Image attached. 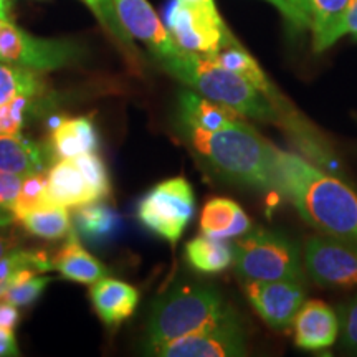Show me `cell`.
<instances>
[{"mask_svg":"<svg viewBox=\"0 0 357 357\" xmlns=\"http://www.w3.org/2000/svg\"><path fill=\"white\" fill-rule=\"evenodd\" d=\"M275 169L281 195L307 225L357 248V192L347 182L276 147Z\"/></svg>","mask_w":357,"mask_h":357,"instance_id":"obj_1","label":"cell"},{"mask_svg":"<svg viewBox=\"0 0 357 357\" xmlns=\"http://www.w3.org/2000/svg\"><path fill=\"white\" fill-rule=\"evenodd\" d=\"M184 136L205 164L225 181L281 194L275 169V146L263 139L245 118L213 132L184 129Z\"/></svg>","mask_w":357,"mask_h":357,"instance_id":"obj_2","label":"cell"},{"mask_svg":"<svg viewBox=\"0 0 357 357\" xmlns=\"http://www.w3.org/2000/svg\"><path fill=\"white\" fill-rule=\"evenodd\" d=\"M160 65L185 86L220 102L243 118L280 126L281 118L275 106L243 77L218 65L213 55L182 50L177 56Z\"/></svg>","mask_w":357,"mask_h":357,"instance_id":"obj_3","label":"cell"},{"mask_svg":"<svg viewBox=\"0 0 357 357\" xmlns=\"http://www.w3.org/2000/svg\"><path fill=\"white\" fill-rule=\"evenodd\" d=\"M238 316L218 289L205 284H177L154 303L147 323L146 352L207 331Z\"/></svg>","mask_w":357,"mask_h":357,"instance_id":"obj_4","label":"cell"},{"mask_svg":"<svg viewBox=\"0 0 357 357\" xmlns=\"http://www.w3.org/2000/svg\"><path fill=\"white\" fill-rule=\"evenodd\" d=\"M234 271L242 281L301 280L305 261L300 245L287 234L258 229L234 243Z\"/></svg>","mask_w":357,"mask_h":357,"instance_id":"obj_5","label":"cell"},{"mask_svg":"<svg viewBox=\"0 0 357 357\" xmlns=\"http://www.w3.org/2000/svg\"><path fill=\"white\" fill-rule=\"evenodd\" d=\"M195 215L194 187L185 177H169L147 190L136 208L137 220L151 234L177 243Z\"/></svg>","mask_w":357,"mask_h":357,"instance_id":"obj_6","label":"cell"},{"mask_svg":"<svg viewBox=\"0 0 357 357\" xmlns=\"http://www.w3.org/2000/svg\"><path fill=\"white\" fill-rule=\"evenodd\" d=\"M83 58V47L70 38H42L20 29L12 20L0 30V61L38 73L65 68Z\"/></svg>","mask_w":357,"mask_h":357,"instance_id":"obj_7","label":"cell"},{"mask_svg":"<svg viewBox=\"0 0 357 357\" xmlns=\"http://www.w3.org/2000/svg\"><path fill=\"white\" fill-rule=\"evenodd\" d=\"M166 26L178 48L199 55H217L234 37L217 6L174 0L167 8Z\"/></svg>","mask_w":357,"mask_h":357,"instance_id":"obj_8","label":"cell"},{"mask_svg":"<svg viewBox=\"0 0 357 357\" xmlns=\"http://www.w3.org/2000/svg\"><path fill=\"white\" fill-rule=\"evenodd\" d=\"M305 271L323 288L357 287V248L333 236L318 234L306 240Z\"/></svg>","mask_w":357,"mask_h":357,"instance_id":"obj_9","label":"cell"},{"mask_svg":"<svg viewBox=\"0 0 357 357\" xmlns=\"http://www.w3.org/2000/svg\"><path fill=\"white\" fill-rule=\"evenodd\" d=\"M243 291L257 314L275 331H284L306 301L305 281H243Z\"/></svg>","mask_w":357,"mask_h":357,"instance_id":"obj_10","label":"cell"},{"mask_svg":"<svg viewBox=\"0 0 357 357\" xmlns=\"http://www.w3.org/2000/svg\"><path fill=\"white\" fill-rule=\"evenodd\" d=\"M247 334L238 316L225 323L190 334L158 347L151 356L160 357H242L247 356Z\"/></svg>","mask_w":357,"mask_h":357,"instance_id":"obj_11","label":"cell"},{"mask_svg":"<svg viewBox=\"0 0 357 357\" xmlns=\"http://www.w3.org/2000/svg\"><path fill=\"white\" fill-rule=\"evenodd\" d=\"M116 12L126 32L141 40L160 63L182 52L147 0H113Z\"/></svg>","mask_w":357,"mask_h":357,"instance_id":"obj_12","label":"cell"},{"mask_svg":"<svg viewBox=\"0 0 357 357\" xmlns=\"http://www.w3.org/2000/svg\"><path fill=\"white\" fill-rule=\"evenodd\" d=\"M293 331L300 349H329L339 337V316L323 301H305L293 319Z\"/></svg>","mask_w":357,"mask_h":357,"instance_id":"obj_13","label":"cell"},{"mask_svg":"<svg viewBox=\"0 0 357 357\" xmlns=\"http://www.w3.org/2000/svg\"><path fill=\"white\" fill-rule=\"evenodd\" d=\"M89 298L102 324L118 328L134 314L141 296L132 284L105 276L91 284Z\"/></svg>","mask_w":357,"mask_h":357,"instance_id":"obj_14","label":"cell"},{"mask_svg":"<svg viewBox=\"0 0 357 357\" xmlns=\"http://www.w3.org/2000/svg\"><path fill=\"white\" fill-rule=\"evenodd\" d=\"M47 187L52 207L77 208L100 200L73 159H58L55 166L48 169Z\"/></svg>","mask_w":357,"mask_h":357,"instance_id":"obj_15","label":"cell"},{"mask_svg":"<svg viewBox=\"0 0 357 357\" xmlns=\"http://www.w3.org/2000/svg\"><path fill=\"white\" fill-rule=\"evenodd\" d=\"M178 119H181L182 129H200V131L213 132L231 126L243 119V116L199 93L184 89L178 95Z\"/></svg>","mask_w":357,"mask_h":357,"instance_id":"obj_16","label":"cell"},{"mask_svg":"<svg viewBox=\"0 0 357 357\" xmlns=\"http://www.w3.org/2000/svg\"><path fill=\"white\" fill-rule=\"evenodd\" d=\"M200 230L213 238H240L252 230V220L235 200L213 197L200 212Z\"/></svg>","mask_w":357,"mask_h":357,"instance_id":"obj_17","label":"cell"},{"mask_svg":"<svg viewBox=\"0 0 357 357\" xmlns=\"http://www.w3.org/2000/svg\"><path fill=\"white\" fill-rule=\"evenodd\" d=\"M53 270L63 276L65 280L82 284H93L105 278L106 266L91 255L79 242L77 231H71L63 247L52 258Z\"/></svg>","mask_w":357,"mask_h":357,"instance_id":"obj_18","label":"cell"},{"mask_svg":"<svg viewBox=\"0 0 357 357\" xmlns=\"http://www.w3.org/2000/svg\"><path fill=\"white\" fill-rule=\"evenodd\" d=\"M100 136L89 116L65 118L52 131V151L56 159H73L82 154L98 153Z\"/></svg>","mask_w":357,"mask_h":357,"instance_id":"obj_19","label":"cell"},{"mask_svg":"<svg viewBox=\"0 0 357 357\" xmlns=\"http://www.w3.org/2000/svg\"><path fill=\"white\" fill-rule=\"evenodd\" d=\"M71 220H73V229L78 236L95 247L111 242L121 230L119 213L101 200L79 205L71 215Z\"/></svg>","mask_w":357,"mask_h":357,"instance_id":"obj_20","label":"cell"},{"mask_svg":"<svg viewBox=\"0 0 357 357\" xmlns=\"http://www.w3.org/2000/svg\"><path fill=\"white\" fill-rule=\"evenodd\" d=\"M0 171L26 177L45 171V151L20 134L0 132Z\"/></svg>","mask_w":357,"mask_h":357,"instance_id":"obj_21","label":"cell"},{"mask_svg":"<svg viewBox=\"0 0 357 357\" xmlns=\"http://www.w3.org/2000/svg\"><path fill=\"white\" fill-rule=\"evenodd\" d=\"M213 58L223 68L238 73L240 77L252 83L270 102H273L281 95L280 89L266 77V73L258 65V61L245 50L235 37H231L229 42L223 45L222 50L217 55H213Z\"/></svg>","mask_w":357,"mask_h":357,"instance_id":"obj_22","label":"cell"},{"mask_svg":"<svg viewBox=\"0 0 357 357\" xmlns=\"http://www.w3.org/2000/svg\"><path fill=\"white\" fill-rule=\"evenodd\" d=\"M184 255L195 271L215 275L234 265V245L223 238L202 234L185 243Z\"/></svg>","mask_w":357,"mask_h":357,"instance_id":"obj_23","label":"cell"},{"mask_svg":"<svg viewBox=\"0 0 357 357\" xmlns=\"http://www.w3.org/2000/svg\"><path fill=\"white\" fill-rule=\"evenodd\" d=\"M24 229L35 236L45 240H58L68 236L73 231V220L68 208L53 207L43 211H33L17 217Z\"/></svg>","mask_w":357,"mask_h":357,"instance_id":"obj_24","label":"cell"},{"mask_svg":"<svg viewBox=\"0 0 357 357\" xmlns=\"http://www.w3.org/2000/svg\"><path fill=\"white\" fill-rule=\"evenodd\" d=\"M47 88L42 73L0 61V106L19 96L38 98Z\"/></svg>","mask_w":357,"mask_h":357,"instance_id":"obj_25","label":"cell"},{"mask_svg":"<svg viewBox=\"0 0 357 357\" xmlns=\"http://www.w3.org/2000/svg\"><path fill=\"white\" fill-rule=\"evenodd\" d=\"M24 268H32L38 273L53 270L52 258L42 250H24L15 248L0 260V300L10 287V278L15 271L24 270Z\"/></svg>","mask_w":357,"mask_h":357,"instance_id":"obj_26","label":"cell"},{"mask_svg":"<svg viewBox=\"0 0 357 357\" xmlns=\"http://www.w3.org/2000/svg\"><path fill=\"white\" fill-rule=\"evenodd\" d=\"M43 208H53L48 200L47 187V172H35L24 177L20 187L19 199L13 205V218L24 215V213L33 211H43Z\"/></svg>","mask_w":357,"mask_h":357,"instance_id":"obj_27","label":"cell"},{"mask_svg":"<svg viewBox=\"0 0 357 357\" xmlns=\"http://www.w3.org/2000/svg\"><path fill=\"white\" fill-rule=\"evenodd\" d=\"M349 2L351 0H311L310 29L312 30V42H318L328 30L333 29Z\"/></svg>","mask_w":357,"mask_h":357,"instance_id":"obj_28","label":"cell"},{"mask_svg":"<svg viewBox=\"0 0 357 357\" xmlns=\"http://www.w3.org/2000/svg\"><path fill=\"white\" fill-rule=\"evenodd\" d=\"M75 162L82 169L84 177L88 178L89 185L93 187L98 199L102 200L109 195L111 192V181L108 169H106L102 159L98 155V153L91 154H82L78 158H73Z\"/></svg>","mask_w":357,"mask_h":357,"instance_id":"obj_29","label":"cell"},{"mask_svg":"<svg viewBox=\"0 0 357 357\" xmlns=\"http://www.w3.org/2000/svg\"><path fill=\"white\" fill-rule=\"evenodd\" d=\"M35 96H19L0 106V132L20 134L26 114L33 108Z\"/></svg>","mask_w":357,"mask_h":357,"instance_id":"obj_30","label":"cell"},{"mask_svg":"<svg viewBox=\"0 0 357 357\" xmlns=\"http://www.w3.org/2000/svg\"><path fill=\"white\" fill-rule=\"evenodd\" d=\"M344 35H351L352 38L357 40V0H351L349 6L344 10L331 30H328L318 42H312L314 52H324L329 47H333L339 38Z\"/></svg>","mask_w":357,"mask_h":357,"instance_id":"obj_31","label":"cell"},{"mask_svg":"<svg viewBox=\"0 0 357 357\" xmlns=\"http://www.w3.org/2000/svg\"><path fill=\"white\" fill-rule=\"evenodd\" d=\"M50 281V276L35 275L30 280L24 281V283L12 284V287L6 291V294H3L2 300L12 303V305L19 307H26L33 305V303L42 296V293L45 291V288L48 287Z\"/></svg>","mask_w":357,"mask_h":357,"instance_id":"obj_32","label":"cell"},{"mask_svg":"<svg viewBox=\"0 0 357 357\" xmlns=\"http://www.w3.org/2000/svg\"><path fill=\"white\" fill-rule=\"evenodd\" d=\"M339 333L341 347L347 354L357 356V294L339 306Z\"/></svg>","mask_w":357,"mask_h":357,"instance_id":"obj_33","label":"cell"},{"mask_svg":"<svg viewBox=\"0 0 357 357\" xmlns=\"http://www.w3.org/2000/svg\"><path fill=\"white\" fill-rule=\"evenodd\" d=\"M22 181H24V177L0 171V205L8 208L10 212L17 199H19Z\"/></svg>","mask_w":357,"mask_h":357,"instance_id":"obj_34","label":"cell"},{"mask_svg":"<svg viewBox=\"0 0 357 357\" xmlns=\"http://www.w3.org/2000/svg\"><path fill=\"white\" fill-rule=\"evenodd\" d=\"M266 2L271 3L276 10H280L281 15H283V19L287 20L288 25L291 26L293 30H296V32H300V30H305L310 26V20L305 19V17H303L301 13L291 6L289 0H266Z\"/></svg>","mask_w":357,"mask_h":357,"instance_id":"obj_35","label":"cell"},{"mask_svg":"<svg viewBox=\"0 0 357 357\" xmlns=\"http://www.w3.org/2000/svg\"><path fill=\"white\" fill-rule=\"evenodd\" d=\"M15 248H20V235L10 225L0 227V260Z\"/></svg>","mask_w":357,"mask_h":357,"instance_id":"obj_36","label":"cell"},{"mask_svg":"<svg viewBox=\"0 0 357 357\" xmlns=\"http://www.w3.org/2000/svg\"><path fill=\"white\" fill-rule=\"evenodd\" d=\"M12 356H20L15 333H13V329L10 328H2V326H0V357Z\"/></svg>","mask_w":357,"mask_h":357,"instance_id":"obj_37","label":"cell"},{"mask_svg":"<svg viewBox=\"0 0 357 357\" xmlns=\"http://www.w3.org/2000/svg\"><path fill=\"white\" fill-rule=\"evenodd\" d=\"M19 323H20L19 306L12 305V303L3 300V303H0V326H2V328L15 329Z\"/></svg>","mask_w":357,"mask_h":357,"instance_id":"obj_38","label":"cell"},{"mask_svg":"<svg viewBox=\"0 0 357 357\" xmlns=\"http://www.w3.org/2000/svg\"><path fill=\"white\" fill-rule=\"evenodd\" d=\"M291 2V6L296 8L298 12L301 13L305 19L310 20V25H311V0H289Z\"/></svg>","mask_w":357,"mask_h":357,"instance_id":"obj_39","label":"cell"},{"mask_svg":"<svg viewBox=\"0 0 357 357\" xmlns=\"http://www.w3.org/2000/svg\"><path fill=\"white\" fill-rule=\"evenodd\" d=\"M13 6H15V0H0V19L12 20Z\"/></svg>","mask_w":357,"mask_h":357,"instance_id":"obj_40","label":"cell"},{"mask_svg":"<svg viewBox=\"0 0 357 357\" xmlns=\"http://www.w3.org/2000/svg\"><path fill=\"white\" fill-rule=\"evenodd\" d=\"M12 222H15V218H13V213L8 211V208L0 205V227H2V225H12Z\"/></svg>","mask_w":357,"mask_h":357,"instance_id":"obj_41","label":"cell"},{"mask_svg":"<svg viewBox=\"0 0 357 357\" xmlns=\"http://www.w3.org/2000/svg\"><path fill=\"white\" fill-rule=\"evenodd\" d=\"M189 3H205V6H215V0H182Z\"/></svg>","mask_w":357,"mask_h":357,"instance_id":"obj_42","label":"cell"},{"mask_svg":"<svg viewBox=\"0 0 357 357\" xmlns=\"http://www.w3.org/2000/svg\"><path fill=\"white\" fill-rule=\"evenodd\" d=\"M3 22H6V20H2V19H0V30H2V26H3Z\"/></svg>","mask_w":357,"mask_h":357,"instance_id":"obj_43","label":"cell"}]
</instances>
